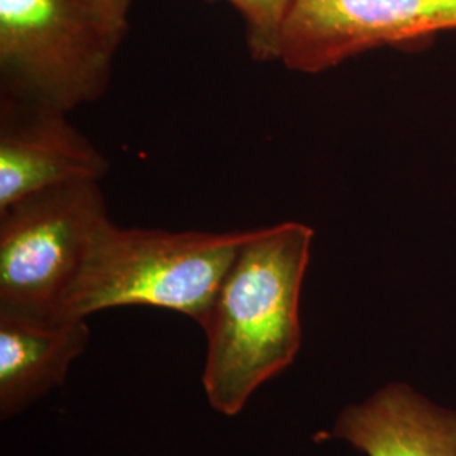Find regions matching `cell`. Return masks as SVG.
Listing matches in <instances>:
<instances>
[{"label": "cell", "instance_id": "8992f818", "mask_svg": "<svg viewBox=\"0 0 456 456\" xmlns=\"http://www.w3.org/2000/svg\"><path fill=\"white\" fill-rule=\"evenodd\" d=\"M107 173V158L68 114L0 97V210L34 191Z\"/></svg>", "mask_w": 456, "mask_h": 456}, {"label": "cell", "instance_id": "5b68a950", "mask_svg": "<svg viewBox=\"0 0 456 456\" xmlns=\"http://www.w3.org/2000/svg\"><path fill=\"white\" fill-rule=\"evenodd\" d=\"M456 31V0H294L276 61L323 73L370 49L403 48Z\"/></svg>", "mask_w": 456, "mask_h": 456}, {"label": "cell", "instance_id": "7a4b0ae2", "mask_svg": "<svg viewBox=\"0 0 456 456\" xmlns=\"http://www.w3.org/2000/svg\"><path fill=\"white\" fill-rule=\"evenodd\" d=\"M244 232H167L98 228L61 316L85 318L122 306L176 311L198 325L244 244Z\"/></svg>", "mask_w": 456, "mask_h": 456}, {"label": "cell", "instance_id": "277c9868", "mask_svg": "<svg viewBox=\"0 0 456 456\" xmlns=\"http://www.w3.org/2000/svg\"><path fill=\"white\" fill-rule=\"evenodd\" d=\"M109 220L100 181L34 191L0 210V311L60 320L90 244Z\"/></svg>", "mask_w": 456, "mask_h": 456}, {"label": "cell", "instance_id": "52a82bcc", "mask_svg": "<svg viewBox=\"0 0 456 456\" xmlns=\"http://www.w3.org/2000/svg\"><path fill=\"white\" fill-rule=\"evenodd\" d=\"M328 438L367 456H456V411L433 404L406 384H389L343 409Z\"/></svg>", "mask_w": 456, "mask_h": 456}, {"label": "cell", "instance_id": "9c48e42d", "mask_svg": "<svg viewBox=\"0 0 456 456\" xmlns=\"http://www.w3.org/2000/svg\"><path fill=\"white\" fill-rule=\"evenodd\" d=\"M244 19L247 48L254 61H276L279 34L294 0H224Z\"/></svg>", "mask_w": 456, "mask_h": 456}, {"label": "cell", "instance_id": "3957f363", "mask_svg": "<svg viewBox=\"0 0 456 456\" xmlns=\"http://www.w3.org/2000/svg\"><path fill=\"white\" fill-rule=\"evenodd\" d=\"M126 36L85 0H0V97L65 114L97 102Z\"/></svg>", "mask_w": 456, "mask_h": 456}, {"label": "cell", "instance_id": "6da1fadb", "mask_svg": "<svg viewBox=\"0 0 456 456\" xmlns=\"http://www.w3.org/2000/svg\"><path fill=\"white\" fill-rule=\"evenodd\" d=\"M313 237V228L299 222L248 230L201 325L203 389L216 412L237 416L262 384L296 359Z\"/></svg>", "mask_w": 456, "mask_h": 456}, {"label": "cell", "instance_id": "ba28073f", "mask_svg": "<svg viewBox=\"0 0 456 456\" xmlns=\"http://www.w3.org/2000/svg\"><path fill=\"white\" fill-rule=\"evenodd\" d=\"M90 342L85 318L45 320L0 311V416L11 419L63 386Z\"/></svg>", "mask_w": 456, "mask_h": 456}, {"label": "cell", "instance_id": "30bf717a", "mask_svg": "<svg viewBox=\"0 0 456 456\" xmlns=\"http://www.w3.org/2000/svg\"><path fill=\"white\" fill-rule=\"evenodd\" d=\"M98 16L122 33H129V14L137 0H85Z\"/></svg>", "mask_w": 456, "mask_h": 456}]
</instances>
